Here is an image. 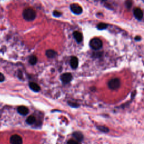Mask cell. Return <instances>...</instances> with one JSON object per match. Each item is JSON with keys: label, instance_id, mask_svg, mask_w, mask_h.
Wrapping results in <instances>:
<instances>
[{"label": "cell", "instance_id": "7a4b0ae2", "mask_svg": "<svg viewBox=\"0 0 144 144\" xmlns=\"http://www.w3.org/2000/svg\"><path fill=\"white\" fill-rule=\"evenodd\" d=\"M89 45L93 50H99L102 47L103 42L98 38H93L89 42Z\"/></svg>", "mask_w": 144, "mask_h": 144}, {"label": "cell", "instance_id": "3957f363", "mask_svg": "<svg viewBox=\"0 0 144 144\" xmlns=\"http://www.w3.org/2000/svg\"><path fill=\"white\" fill-rule=\"evenodd\" d=\"M120 86V81L118 78H114L110 80L108 82V87L111 89H116Z\"/></svg>", "mask_w": 144, "mask_h": 144}, {"label": "cell", "instance_id": "30bf717a", "mask_svg": "<svg viewBox=\"0 0 144 144\" xmlns=\"http://www.w3.org/2000/svg\"><path fill=\"white\" fill-rule=\"evenodd\" d=\"M73 36L74 37L75 40L78 43H81L83 40V36L81 32H78V31H76L73 33Z\"/></svg>", "mask_w": 144, "mask_h": 144}, {"label": "cell", "instance_id": "277c9868", "mask_svg": "<svg viewBox=\"0 0 144 144\" xmlns=\"http://www.w3.org/2000/svg\"><path fill=\"white\" fill-rule=\"evenodd\" d=\"M70 8L72 12L75 14L79 15L82 13V8L79 5L77 4V3H73L70 6Z\"/></svg>", "mask_w": 144, "mask_h": 144}, {"label": "cell", "instance_id": "8992f818", "mask_svg": "<svg viewBox=\"0 0 144 144\" xmlns=\"http://www.w3.org/2000/svg\"><path fill=\"white\" fill-rule=\"evenodd\" d=\"M61 81L63 82L64 83H68L71 82L72 79V75L71 73H64L60 77Z\"/></svg>", "mask_w": 144, "mask_h": 144}, {"label": "cell", "instance_id": "ac0fdd59", "mask_svg": "<svg viewBox=\"0 0 144 144\" xmlns=\"http://www.w3.org/2000/svg\"><path fill=\"white\" fill-rule=\"evenodd\" d=\"M132 5V2L131 0H127V1L126 2V6L128 9L131 7Z\"/></svg>", "mask_w": 144, "mask_h": 144}, {"label": "cell", "instance_id": "9c48e42d", "mask_svg": "<svg viewBox=\"0 0 144 144\" xmlns=\"http://www.w3.org/2000/svg\"><path fill=\"white\" fill-rule=\"evenodd\" d=\"M70 64H71V67L73 69H76L78 66V59L77 57L75 56H73L71 61H70Z\"/></svg>", "mask_w": 144, "mask_h": 144}, {"label": "cell", "instance_id": "8fae6325", "mask_svg": "<svg viewBox=\"0 0 144 144\" xmlns=\"http://www.w3.org/2000/svg\"><path fill=\"white\" fill-rule=\"evenodd\" d=\"M29 87L30 88V89H32V90H33V91H34V92H39L41 90V88L40 87V86H39L38 84H37L36 83L30 82L29 83Z\"/></svg>", "mask_w": 144, "mask_h": 144}, {"label": "cell", "instance_id": "7c38bea8", "mask_svg": "<svg viewBox=\"0 0 144 144\" xmlns=\"http://www.w3.org/2000/svg\"><path fill=\"white\" fill-rule=\"evenodd\" d=\"M46 55L47 57L52 59V58L55 57L56 56L57 53L53 50H48L46 52Z\"/></svg>", "mask_w": 144, "mask_h": 144}, {"label": "cell", "instance_id": "7402d4cb", "mask_svg": "<svg viewBox=\"0 0 144 144\" xmlns=\"http://www.w3.org/2000/svg\"><path fill=\"white\" fill-rule=\"evenodd\" d=\"M69 104L70 106H71L72 107H78L79 106L77 104H76V103H68Z\"/></svg>", "mask_w": 144, "mask_h": 144}, {"label": "cell", "instance_id": "5b68a950", "mask_svg": "<svg viewBox=\"0 0 144 144\" xmlns=\"http://www.w3.org/2000/svg\"><path fill=\"white\" fill-rule=\"evenodd\" d=\"M10 141L11 144H22V138L18 135H14L11 136Z\"/></svg>", "mask_w": 144, "mask_h": 144}, {"label": "cell", "instance_id": "cb8c5ba5", "mask_svg": "<svg viewBox=\"0 0 144 144\" xmlns=\"http://www.w3.org/2000/svg\"><path fill=\"white\" fill-rule=\"evenodd\" d=\"M102 1H105V0H102Z\"/></svg>", "mask_w": 144, "mask_h": 144}, {"label": "cell", "instance_id": "44dd1931", "mask_svg": "<svg viewBox=\"0 0 144 144\" xmlns=\"http://www.w3.org/2000/svg\"><path fill=\"white\" fill-rule=\"evenodd\" d=\"M5 76L3 74H2L1 73H0V82H2L4 81H5Z\"/></svg>", "mask_w": 144, "mask_h": 144}, {"label": "cell", "instance_id": "52a82bcc", "mask_svg": "<svg viewBox=\"0 0 144 144\" xmlns=\"http://www.w3.org/2000/svg\"><path fill=\"white\" fill-rule=\"evenodd\" d=\"M134 14L136 18L138 19V20H141L143 18V12L142 11L139 9V8H136L134 11Z\"/></svg>", "mask_w": 144, "mask_h": 144}, {"label": "cell", "instance_id": "4fadbf2b", "mask_svg": "<svg viewBox=\"0 0 144 144\" xmlns=\"http://www.w3.org/2000/svg\"><path fill=\"white\" fill-rule=\"evenodd\" d=\"M73 136H74V138L76 140H77L78 141H79V142L81 141H82V140L83 138V135L82 134L81 132H74V133L73 134Z\"/></svg>", "mask_w": 144, "mask_h": 144}, {"label": "cell", "instance_id": "e0dca14e", "mask_svg": "<svg viewBox=\"0 0 144 144\" xmlns=\"http://www.w3.org/2000/svg\"><path fill=\"white\" fill-rule=\"evenodd\" d=\"M98 128L100 131H101L102 132H105V133H106V132H109L108 128L105 127H104V126H98Z\"/></svg>", "mask_w": 144, "mask_h": 144}, {"label": "cell", "instance_id": "6da1fadb", "mask_svg": "<svg viewBox=\"0 0 144 144\" xmlns=\"http://www.w3.org/2000/svg\"><path fill=\"white\" fill-rule=\"evenodd\" d=\"M23 16L25 20L32 21L36 17V13L32 8H27L23 11Z\"/></svg>", "mask_w": 144, "mask_h": 144}, {"label": "cell", "instance_id": "9a60e30c", "mask_svg": "<svg viewBox=\"0 0 144 144\" xmlns=\"http://www.w3.org/2000/svg\"><path fill=\"white\" fill-rule=\"evenodd\" d=\"M29 62L31 65H35L37 62V57L34 55L31 56L29 58Z\"/></svg>", "mask_w": 144, "mask_h": 144}, {"label": "cell", "instance_id": "d6986e66", "mask_svg": "<svg viewBox=\"0 0 144 144\" xmlns=\"http://www.w3.org/2000/svg\"><path fill=\"white\" fill-rule=\"evenodd\" d=\"M53 15H54V16L56 17H59L61 15V13L57 11H54L53 12Z\"/></svg>", "mask_w": 144, "mask_h": 144}, {"label": "cell", "instance_id": "ba28073f", "mask_svg": "<svg viewBox=\"0 0 144 144\" xmlns=\"http://www.w3.org/2000/svg\"><path fill=\"white\" fill-rule=\"evenodd\" d=\"M18 112L19 114L22 115H25L28 114L29 113V109L28 108H26L24 106H21L18 108Z\"/></svg>", "mask_w": 144, "mask_h": 144}, {"label": "cell", "instance_id": "ffe728a7", "mask_svg": "<svg viewBox=\"0 0 144 144\" xmlns=\"http://www.w3.org/2000/svg\"><path fill=\"white\" fill-rule=\"evenodd\" d=\"M67 144H79V143H78V142L75 141V140L71 139V140H69V141H68Z\"/></svg>", "mask_w": 144, "mask_h": 144}, {"label": "cell", "instance_id": "2e32d148", "mask_svg": "<svg viewBox=\"0 0 144 144\" xmlns=\"http://www.w3.org/2000/svg\"><path fill=\"white\" fill-rule=\"evenodd\" d=\"M107 26H108V25L105 24V23H101L98 24V25H97V28H98V29L99 30H103V29H105L107 28Z\"/></svg>", "mask_w": 144, "mask_h": 144}, {"label": "cell", "instance_id": "603a6c76", "mask_svg": "<svg viewBox=\"0 0 144 144\" xmlns=\"http://www.w3.org/2000/svg\"><path fill=\"white\" fill-rule=\"evenodd\" d=\"M135 40L136 41H140V40H141V37H139V36H137V37H135Z\"/></svg>", "mask_w": 144, "mask_h": 144}, {"label": "cell", "instance_id": "5bb4252c", "mask_svg": "<svg viewBox=\"0 0 144 144\" xmlns=\"http://www.w3.org/2000/svg\"><path fill=\"white\" fill-rule=\"evenodd\" d=\"M36 118L34 115H30L26 119V123L29 124H32L36 122Z\"/></svg>", "mask_w": 144, "mask_h": 144}]
</instances>
